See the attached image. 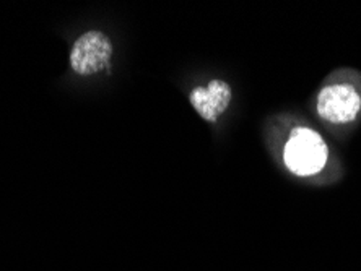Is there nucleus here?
<instances>
[{"label": "nucleus", "instance_id": "f257e3e1", "mask_svg": "<svg viewBox=\"0 0 361 271\" xmlns=\"http://www.w3.org/2000/svg\"><path fill=\"white\" fill-rule=\"evenodd\" d=\"M316 114L327 125L350 129L361 120V75L343 72L331 80L316 94Z\"/></svg>", "mask_w": 361, "mask_h": 271}, {"label": "nucleus", "instance_id": "f03ea898", "mask_svg": "<svg viewBox=\"0 0 361 271\" xmlns=\"http://www.w3.org/2000/svg\"><path fill=\"white\" fill-rule=\"evenodd\" d=\"M281 161L290 174L310 179L326 171L331 163V148L312 127L296 125L281 148Z\"/></svg>", "mask_w": 361, "mask_h": 271}, {"label": "nucleus", "instance_id": "7ed1b4c3", "mask_svg": "<svg viewBox=\"0 0 361 271\" xmlns=\"http://www.w3.org/2000/svg\"><path fill=\"white\" fill-rule=\"evenodd\" d=\"M113 52V42L103 31H87L73 42L71 51V67L77 75H94V73L109 67Z\"/></svg>", "mask_w": 361, "mask_h": 271}, {"label": "nucleus", "instance_id": "20e7f679", "mask_svg": "<svg viewBox=\"0 0 361 271\" xmlns=\"http://www.w3.org/2000/svg\"><path fill=\"white\" fill-rule=\"evenodd\" d=\"M231 99L233 89L230 83L220 78L210 80L207 84L195 87L189 93L190 106H192L195 113L202 119L210 122V124H215V122L220 120V117L230 108Z\"/></svg>", "mask_w": 361, "mask_h": 271}]
</instances>
